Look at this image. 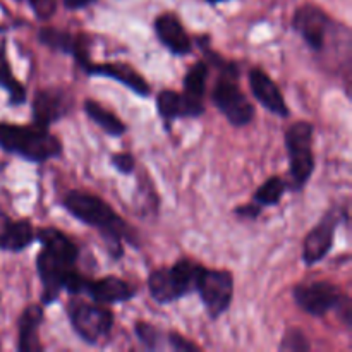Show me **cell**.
I'll return each instance as SVG.
<instances>
[{
    "label": "cell",
    "instance_id": "6da1fadb",
    "mask_svg": "<svg viewBox=\"0 0 352 352\" xmlns=\"http://www.w3.org/2000/svg\"><path fill=\"white\" fill-rule=\"evenodd\" d=\"M41 243V251L36 258V270L43 284L41 302L52 305L65 291L69 278L76 274L79 250L65 234L54 227H43L34 234Z\"/></svg>",
    "mask_w": 352,
    "mask_h": 352
},
{
    "label": "cell",
    "instance_id": "7a4b0ae2",
    "mask_svg": "<svg viewBox=\"0 0 352 352\" xmlns=\"http://www.w3.org/2000/svg\"><path fill=\"white\" fill-rule=\"evenodd\" d=\"M62 203L74 219L100 230L103 239L107 241L112 258L116 260L122 258V241H131L133 234H131V227L117 215L116 210L109 203H105L98 196L82 191H69Z\"/></svg>",
    "mask_w": 352,
    "mask_h": 352
},
{
    "label": "cell",
    "instance_id": "3957f363",
    "mask_svg": "<svg viewBox=\"0 0 352 352\" xmlns=\"http://www.w3.org/2000/svg\"><path fill=\"white\" fill-rule=\"evenodd\" d=\"M0 148L34 164H43L62 155L58 138L38 126L0 124Z\"/></svg>",
    "mask_w": 352,
    "mask_h": 352
},
{
    "label": "cell",
    "instance_id": "277c9868",
    "mask_svg": "<svg viewBox=\"0 0 352 352\" xmlns=\"http://www.w3.org/2000/svg\"><path fill=\"white\" fill-rule=\"evenodd\" d=\"M217 67H219V79L212 93L213 103L232 126H248L254 119V107L239 88V67L227 60Z\"/></svg>",
    "mask_w": 352,
    "mask_h": 352
},
{
    "label": "cell",
    "instance_id": "5b68a950",
    "mask_svg": "<svg viewBox=\"0 0 352 352\" xmlns=\"http://www.w3.org/2000/svg\"><path fill=\"white\" fill-rule=\"evenodd\" d=\"M285 146H287L289 165H291L292 186L296 191H299L305 188L315 170L311 124L308 120L292 124L285 133Z\"/></svg>",
    "mask_w": 352,
    "mask_h": 352
},
{
    "label": "cell",
    "instance_id": "8992f818",
    "mask_svg": "<svg viewBox=\"0 0 352 352\" xmlns=\"http://www.w3.org/2000/svg\"><path fill=\"white\" fill-rule=\"evenodd\" d=\"M69 320L74 332L91 346L105 342L113 329V313L100 302L74 299L69 305Z\"/></svg>",
    "mask_w": 352,
    "mask_h": 352
},
{
    "label": "cell",
    "instance_id": "52a82bcc",
    "mask_svg": "<svg viewBox=\"0 0 352 352\" xmlns=\"http://www.w3.org/2000/svg\"><path fill=\"white\" fill-rule=\"evenodd\" d=\"M196 291L206 311L217 320L229 309L234 296V277L229 270H208L201 267L196 278Z\"/></svg>",
    "mask_w": 352,
    "mask_h": 352
},
{
    "label": "cell",
    "instance_id": "ba28073f",
    "mask_svg": "<svg viewBox=\"0 0 352 352\" xmlns=\"http://www.w3.org/2000/svg\"><path fill=\"white\" fill-rule=\"evenodd\" d=\"M294 301L299 308L311 316H325L332 309L339 308L344 299L342 292L332 282H313L298 285L292 291Z\"/></svg>",
    "mask_w": 352,
    "mask_h": 352
},
{
    "label": "cell",
    "instance_id": "9c48e42d",
    "mask_svg": "<svg viewBox=\"0 0 352 352\" xmlns=\"http://www.w3.org/2000/svg\"><path fill=\"white\" fill-rule=\"evenodd\" d=\"M72 109V98L67 91L60 88L41 89L33 100V122L34 126L47 129L52 124L64 119Z\"/></svg>",
    "mask_w": 352,
    "mask_h": 352
},
{
    "label": "cell",
    "instance_id": "30bf717a",
    "mask_svg": "<svg viewBox=\"0 0 352 352\" xmlns=\"http://www.w3.org/2000/svg\"><path fill=\"white\" fill-rule=\"evenodd\" d=\"M292 26L311 50L322 52L330 28V17L316 6H302L292 17Z\"/></svg>",
    "mask_w": 352,
    "mask_h": 352
},
{
    "label": "cell",
    "instance_id": "8fae6325",
    "mask_svg": "<svg viewBox=\"0 0 352 352\" xmlns=\"http://www.w3.org/2000/svg\"><path fill=\"white\" fill-rule=\"evenodd\" d=\"M340 222L339 210H332L327 213L318 226L306 236L305 248H302V260L308 267L320 263L330 253L336 239V230Z\"/></svg>",
    "mask_w": 352,
    "mask_h": 352
},
{
    "label": "cell",
    "instance_id": "7c38bea8",
    "mask_svg": "<svg viewBox=\"0 0 352 352\" xmlns=\"http://www.w3.org/2000/svg\"><path fill=\"white\" fill-rule=\"evenodd\" d=\"M38 40L52 50L72 55L81 67L89 62V38L86 34H72L57 28H41L38 31Z\"/></svg>",
    "mask_w": 352,
    "mask_h": 352
},
{
    "label": "cell",
    "instance_id": "4fadbf2b",
    "mask_svg": "<svg viewBox=\"0 0 352 352\" xmlns=\"http://www.w3.org/2000/svg\"><path fill=\"white\" fill-rule=\"evenodd\" d=\"M82 71L89 76H103L119 81L131 91L136 93L138 96H150L151 88L143 76L131 65L122 64V62H107V64H93L91 60L82 65Z\"/></svg>",
    "mask_w": 352,
    "mask_h": 352
},
{
    "label": "cell",
    "instance_id": "5bb4252c",
    "mask_svg": "<svg viewBox=\"0 0 352 352\" xmlns=\"http://www.w3.org/2000/svg\"><path fill=\"white\" fill-rule=\"evenodd\" d=\"M82 294L100 305H117V302L131 301L136 296V289L129 282L122 280L116 275H109V277L98 278V280L86 278Z\"/></svg>",
    "mask_w": 352,
    "mask_h": 352
},
{
    "label": "cell",
    "instance_id": "9a60e30c",
    "mask_svg": "<svg viewBox=\"0 0 352 352\" xmlns=\"http://www.w3.org/2000/svg\"><path fill=\"white\" fill-rule=\"evenodd\" d=\"M250 88L254 98L268 110L278 117H287L289 109L282 96L280 89L275 85L274 79L260 67H253L250 71Z\"/></svg>",
    "mask_w": 352,
    "mask_h": 352
},
{
    "label": "cell",
    "instance_id": "2e32d148",
    "mask_svg": "<svg viewBox=\"0 0 352 352\" xmlns=\"http://www.w3.org/2000/svg\"><path fill=\"white\" fill-rule=\"evenodd\" d=\"M155 33L160 43L174 55L191 54L192 43L179 17L172 12L160 14L155 19Z\"/></svg>",
    "mask_w": 352,
    "mask_h": 352
},
{
    "label": "cell",
    "instance_id": "e0dca14e",
    "mask_svg": "<svg viewBox=\"0 0 352 352\" xmlns=\"http://www.w3.org/2000/svg\"><path fill=\"white\" fill-rule=\"evenodd\" d=\"M157 110L162 119L175 120L181 117H199L205 113V105L191 102L184 93L164 89L157 96Z\"/></svg>",
    "mask_w": 352,
    "mask_h": 352
},
{
    "label": "cell",
    "instance_id": "ac0fdd59",
    "mask_svg": "<svg viewBox=\"0 0 352 352\" xmlns=\"http://www.w3.org/2000/svg\"><path fill=\"white\" fill-rule=\"evenodd\" d=\"M43 322V309L38 305L28 306L19 318V342L17 349L21 352H40L43 346L38 339V330Z\"/></svg>",
    "mask_w": 352,
    "mask_h": 352
},
{
    "label": "cell",
    "instance_id": "d6986e66",
    "mask_svg": "<svg viewBox=\"0 0 352 352\" xmlns=\"http://www.w3.org/2000/svg\"><path fill=\"white\" fill-rule=\"evenodd\" d=\"M33 241L34 230L30 220L10 222V220L6 219V226H3L2 232H0V250L19 253V251L31 246Z\"/></svg>",
    "mask_w": 352,
    "mask_h": 352
},
{
    "label": "cell",
    "instance_id": "ffe728a7",
    "mask_svg": "<svg viewBox=\"0 0 352 352\" xmlns=\"http://www.w3.org/2000/svg\"><path fill=\"white\" fill-rule=\"evenodd\" d=\"M148 291H150L151 298L160 305H168V302L181 299L168 268H158V270L151 272L148 277Z\"/></svg>",
    "mask_w": 352,
    "mask_h": 352
},
{
    "label": "cell",
    "instance_id": "44dd1931",
    "mask_svg": "<svg viewBox=\"0 0 352 352\" xmlns=\"http://www.w3.org/2000/svg\"><path fill=\"white\" fill-rule=\"evenodd\" d=\"M210 76V65L206 60H199L186 72L184 76V96L191 102L203 105V96L206 91V81Z\"/></svg>",
    "mask_w": 352,
    "mask_h": 352
},
{
    "label": "cell",
    "instance_id": "7402d4cb",
    "mask_svg": "<svg viewBox=\"0 0 352 352\" xmlns=\"http://www.w3.org/2000/svg\"><path fill=\"white\" fill-rule=\"evenodd\" d=\"M85 112H86V116H88L89 119L96 124V126L102 127V129L105 131L107 134H110V136L119 138L126 133V129H127L126 124H124L119 117L113 116L112 112H109L107 109H103L100 103L93 102V100H86Z\"/></svg>",
    "mask_w": 352,
    "mask_h": 352
},
{
    "label": "cell",
    "instance_id": "603a6c76",
    "mask_svg": "<svg viewBox=\"0 0 352 352\" xmlns=\"http://www.w3.org/2000/svg\"><path fill=\"white\" fill-rule=\"evenodd\" d=\"M199 268H201V265L195 263V261L188 260V258H182V260H179L177 263H174L168 268L181 298L189 294V292L196 291V278H198Z\"/></svg>",
    "mask_w": 352,
    "mask_h": 352
},
{
    "label": "cell",
    "instance_id": "cb8c5ba5",
    "mask_svg": "<svg viewBox=\"0 0 352 352\" xmlns=\"http://www.w3.org/2000/svg\"><path fill=\"white\" fill-rule=\"evenodd\" d=\"M0 86L9 93L10 105H23L26 102V88L14 78L12 69L6 55V43H0Z\"/></svg>",
    "mask_w": 352,
    "mask_h": 352
},
{
    "label": "cell",
    "instance_id": "d4e9b609",
    "mask_svg": "<svg viewBox=\"0 0 352 352\" xmlns=\"http://www.w3.org/2000/svg\"><path fill=\"white\" fill-rule=\"evenodd\" d=\"M285 192V182L284 179L274 175V177L267 179L263 184L258 188V191L254 192L253 201L258 203L260 206H275L280 203V198Z\"/></svg>",
    "mask_w": 352,
    "mask_h": 352
},
{
    "label": "cell",
    "instance_id": "484cf974",
    "mask_svg": "<svg viewBox=\"0 0 352 352\" xmlns=\"http://www.w3.org/2000/svg\"><path fill=\"white\" fill-rule=\"evenodd\" d=\"M134 332H136V337L140 339V342L151 351L162 349L164 344L167 342V336H164V333H162L157 327L151 325V323L138 322Z\"/></svg>",
    "mask_w": 352,
    "mask_h": 352
},
{
    "label": "cell",
    "instance_id": "4316f807",
    "mask_svg": "<svg viewBox=\"0 0 352 352\" xmlns=\"http://www.w3.org/2000/svg\"><path fill=\"white\" fill-rule=\"evenodd\" d=\"M280 351H291V352L309 351V342L301 330L291 329L285 332L284 337H282Z\"/></svg>",
    "mask_w": 352,
    "mask_h": 352
},
{
    "label": "cell",
    "instance_id": "83f0119b",
    "mask_svg": "<svg viewBox=\"0 0 352 352\" xmlns=\"http://www.w3.org/2000/svg\"><path fill=\"white\" fill-rule=\"evenodd\" d=\"M28 2H30L31 9H33L34 16H36L38 19L47 21L55 14L57 0H28Z\"/></svg>",
    "mask_w": 352,
    "mask_h": 352
},
{
    "label": "cell",
    "instance_id": "f1b7e54d",
    "mask_svg": "<svg viewBox=\"0 0 352 352\" xmlns=\"http://www.w3.org/2000/svg\"><path fill=\"white\" fill-rule=\"evenodd\" d=\"M110 162H112V167L124 175L131 174L134 170V165H136L134 157L131 153H116L112 155V160Z\"/></svg>",
    "mask_w": 352,
    "mask_h": 352
},
{
    "label": "cell",
    "instance_id": "f546056e",
    "mask_svg": "<svg viewBox=\"0 0 352 352\" xmlns=\"http://www.w3.org/2000/svg\"><path fill=\"white\" fill-rule=\"evenodd\" d=\"M167 344L172 347L174 351H199V346L195 342H189L188 339L181 337L179 333H167Z\"/></svg>",
    "mask_w": 352,
    "mask_h": 352
},
{
    "label": "cell",
    "instance_id": "4dcf8cb0",
    "mask_svg": "<svg viewBox=\"0 0 352 352\" xmlns=\"http://www.w3.org/2000/svg\"><path fill=\"white\" fill-rule=\"evenodd\" d=\"M261 208L263 206H260L258 203H250V205H244V206H239V208H236V213L239 217H243V219H258L261 213Z\"/></svg>",
    "mask_w": 352,
    "mask_h": 352
},
{
    "label": "cell",
    "instance_id": "1f68e13d",
    "mask_svg": "<svg viewBox=\"0 0 352 352\" xmlns=\"http://www.w3.org/2000/svg\"><path fill=\"white\" fill-rule=\"evenodd\" d=\"M96 0H62V3H64L65 9L69 10H78V9H85V7L91 6V3H95Z\"/></svg>",
    "mask_w": 352,
    "mask_h": 352
},
{
    "label": "cell",
    "instance_id": "d6a6232c",
    "mask_svg": "<svg viewBox=\"0 0 352 352\" xmlns=\"http://www.w3.org/2000/svg\"><path fill=\"white\" fill-rule=\"evenodd\" d=\"M208 3H220V2H226V0H206Z\"/></svg>",
    "mask_w": 352,
    "mask_h": 352
}]
</instances>
